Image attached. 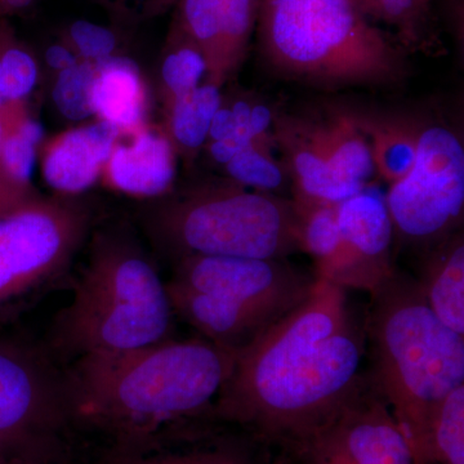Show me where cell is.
<instances>
[{
    "label": "cell",
    "mask_w": 464,
    "mask_h": 464,
    "mask_svg": "<svg viewBox=\"0 0 464 464\" xmlns=\"http://www.w3.org/2000/svg\"><path fill=\"white\" fill-rule=\"evenodd\" d=\"M369 295L366 378L389 405L414 464H429L430 415L464 384V335L440 322L413 276L395 270Z\"/></svg>",
    "instance_id": "3"
},
{
    "label": "cell",
    "mask_w": 464,
    "mask_h": 464,
    "mask_svg": "<svg viewBox=\"0 0 464 464\" xmlns=\"http://www.w3.org/2000/svg\"><path fill=\"white\" fill-rule=\"evenodd\" d=\"M119 133L111 124L101 121L63 133L45 152V182L63 195L88 190L108 166Z\"/></svg>",
    "instance_id": "16"
},
{
    "label": "cell",
    "mask_w": 464,
    "mask_h": 464,
    "mask_svg": "<svg viewBox=\"0 0 464 464\" xmlns=\"http://www.w3.org/2000/svg\"><path fill=\"white\" fill-rule=\"evenodd\" d=\"M34 0H0V14H14L29 7Z\"/></svg>",
    "instance_id": "35"
},
{
    "label": "cell",
    "mask_w": 464,
    "mask_h": 464,
    "mask_svg": "<svg viewBox=\"0 0 464 464\" xmlns=\"http://www.w3.org/2000/svg\"><path fill=\"white\" fill-rule=\"evenodd\" d=\"M70 47L79 58L97 63L114 56L118 39L108 27L90 21H75L69 29Z\"/></svg>",
    "instance_id": "30"
},
{
    "label": "cell",
    "mask_w": 464,
    "mask_h": 464,
    "mask_svg": "<svg viewBox=\"0 0 464 464\" xmlns=\"http://www.w3.org/2000/svg\"><path fill=\"white\" fill-rule=\"evenodd\" d=\"M237 130V121L227 102L222 100L221 106L217 110L210 123L209 133H208V142L219 141L226 137L231 136Z\"/></svg>",
    "instance_id": "31"
},
{
    "label": "cell",
    "mask_w": 464,
    "mask_h": 464,
    "mask_svg": "<svg viewBox=\"0 0 464 464\" xmlns=\"http://www.w3.org/2000/svg\"><path fill=\"white\" fill-rule=\"evenodd\" d=\"M273 136L297 204L338 206L377 177L368 142L350 109L276 111Z\"/></svg>",
    "instance_id": "8"
},
{
    "label": "cell",
    "mask_w": 464,
    "mask_h": 464,
    "mask_svg": "<svg viewBox=\"0 0 464 464\" xmlns=\"http://www.w3.org/2000/svg\"><path fill=\"white\" fill-rule=\"evenodd\" d=\"M44 137V127L34 119H23L7 128L2 150L0 170L12 182L29 188L36 161V148Z\"/></svg>",
    "instance_id": "28"
},
{
    "label": "cell",
    "mask_w": 464,
    "mask_h": 464,
    "mask_svg": "<svg viewBox=\"0 0 464 464\" xmlns=\"http://www.w3.org/2000/svg\"><path fill=\"white\" fill-rule=\"evenodd\" d=\"M337 219L340 248L316 277L371 293L396 270L391 257L395 232L386 195L369 186L338 204Z\"/></svg>",
    "instance_id": "13"
},
{
    "label": "cell",
    "mask_w": 464,
    "mask_h": 464,
    "mask_svg": "<svg viewBox=\"0 0 464 464\" xmlns=\"http://www.w3.org/2000/svg\"><path fill=\"white\" fill-rule=\"evenodd\" d=\"M94 67L93 114L119 132L141 130L148 109V92L139 65L130 58L114 54L94 63Z\"/></svg>",
    "instance_id": "18"
},
{
    "label": "cell",
    "mask_w": 464,
    "mask_h": 464,
    "mask_svg": "<svg viewBox=\"0 0 464 464\" xmlns=\"http://www.w3.org/2000/svg\"><path fill=\"white\" fill-rule=\"evenodd\" d=\"M150 231L177 261L191 256L288 259L304 252L301 215L290 198L237 183H208L164 201Z\"/></svg>",
    "instance_id": "7"
},
{
    "label": "cell",
    "mask_w": 464,
    "mask_h": 464,
    "mask_svg": "<svg viewBox=\"0 0 464 464\" xmlns=\"http://www.w3.org/2000/svg\"><path fill=\"white\" fill-rule=\"evenodd\" d=\"M371 23L387 27L409 54L441 56L444 41L435 0H353Z\"/></svg>",
    "instance_id": "20"
},
{
    "label": "cell",
    "mask_w": 464,
    "mask_h": 464,
    "mask_svg": "<svg viewBox=\"0 0 464 464\" xmlns=\"http://www.w3.org/2000/svg\"><path fill=\"white\" fill-rule=\"evenodd\" d=\"M258 48L266 65L322 87L398 84L409 53L353 0H261Z\"/></svg>",
    "instance_id": "4"
},
{
    "label": "cell",
    "mask_w": 464,
    "mask_h": 464,
    "mask_svg": "<svg viewBox=\"0 0 464 464\" xmlns=\"http://www.w3.org/2000/svg\"><path fill=\"white\" fill-rule=\"evenodd\" d=\"M440 322L464 335V239L457 231L423 253L414 277Z\"/></svg>",
    "instance_id": "19"
},
{
    "label": "cell",
    "mask_w": 464,
    "mask_h": 464,
    "mask_svg": "<svg viewBox=\"0 0 464 464\" xmlns=\"http://www.w3.org/2000/svg\"><path fill=\"white\" fill-rule=\"evenodd\" d=\"M75 432L66 377L0 342V441L23 464H69Z\"/></svg>",
    "instance_id": "9"
},
{
    "label": "cell",
    "mask_w": 464,
    "mask_h": 464,
    "mask_svg": "<svg viewBox=\"0 0 464 464\" xmlns=\"http://www.w3.org/2000/svg\"><path fill=\"white\" fill-rule=\"evenodd\" d=\"M109 2L115 3L116 5H121V7L125 8H139L140 5H145L146 8L159 9L169 5L172 0H109Z\"/></svg>",
    "instance_id": "34"
},
{
    "label": "cell",
    "mask_w": 464,
    "mask_h": 464,
    "mask_svg": "<svg viewBox=\"0 0 464 464\" xmlns=\"http://www.w3.org/2000/svg\"><path fill=\"white\" fill-rule=\"evenodd\" d=\"M38 63L0 20V100L5 110L16 109L38 82Z\"/></svg>",
    "instance_id": "26"
},
{
    "label": "cell",
    "mask_w": 464,
    "mask_h": 464,
    "mask_svg": "<svg viewBox=\"0 0 464 464\" xmlns=\"http://www.w3.org/2000/svg\"><path fill=\"white\" fill-rule=\"evenodd\" d=\"M237 355L204 338H169L78 357L66 375L75 430L102 436L108 448L209 420Z\"/></svg>",
    "instance_id": "2"
},
{
    "label": "cell",
    "mask_w": 464,
    "mask_h": 464,
    "mask_svg": "<svg viewBox=\"0 0 464 464\" xmlns=\"http://www.w3.org/2000/svg\"><path fill=\"white\" fill-rule=\"evenodd\" d=\"M219 88L206 81L169 105L170 141L188 155L207 143L213 116L224 100Z\"/></svg>",
    "instance_id": "22"
},
{
    "label": "cell",
    "mask_w": 464,
    "mask_h": 464,
    "mask_svg": "<svg viewBox=\"0 0 464 464\" xmlns=\"http://www.w3.org/2000/svg\"><path fill=\"white\" fill-rule=\"evenodd\" d=\"M81 61L72 47L63 44L51 45L45 52V63L54 72H63Z\"/></svg>",
    "instance_id": "32"
},
{
    "label": "cell",
    "mask_w": 464,
    "mask_h": 464,
    "mask_svg": "<svg viewBox=\"0 0 464 464\" xmlns=\"http://www.w3.org/2000/svg\"><path fill=\"white\" fill-rule=\"evenodd\" d=\"M96 67L81 60L74 66L58 72L52 97L58 111L72 121H82L93 114V91Z\"/></svg>",
    "instance_id": "29"
},
{
    "label": "cell",
    "mask_w": 464,
    "mask_h": 464,
    "mask_svg": "<svg viewBox=\"0 0 464 464\" xmlns=\"http://www.w3.org/2000/svg\"><path fill=\"white\" fill-rule=\"evenodd\" d=\"M29 197L32 195L29 194L27 188H21L0 172V212L16 206Z\"/></svg>",
    "instance_id": "33"
},
{
    "label": "cell",
    "mask_w": 464,
    "mask_h": 464,
    "mask_svg": "<svg viewBox=\"0 0 464 464\" xmlns=\"http://www.w3.org/2000/svg\"><path fill=\"white\" fill-rule=\"evenodd\" d=\"M350 111L368 142L377 177L389 185L404 179L414 164L422 121L411 116Z\"/></svg>",
    "instance_id": "21"
},
{
    "label": "cell",
    "mask_w": 464,
    "mask_h": 464,
    "mask_svg": "<svg viewBox=\"0 0 464 464\" xmlns=\"http://www.w3.org/2000/svg\"><path fill=\"white\" fill-rule=\"evenodd\" d=\"M429 464H464V384L433 408L427 431Z\"/></svg>",
    "instance_id": "24"
},
{
    "label": "cell",
    "mask_w": 464,
    "mask_h": 464,
    "mask_svg": "<svg viewBox=\"0 0 464 464\" xmlns=\"http://www.w3.org/2000/svg\"><path fill=\"white\" fill-rule=\"evenodd\" d=\"M5 133H7V123H5V109L0 108V150H2ZM0 172H2V170H0Z\"/></svg>",
    "instance_id": "37"
},
{
    "label": "cell",
    "mask_w": 464,
    "mask_h": 464,
    "mask_svg": "<svg viewBox=\"0 0 464 464\" xmlns=\"http://www.w3.org/2000/svg\"><path fill=\"white\" fill-rule=\"evenodd\" d=\"M88 222V210L70 199L29 197L0 212V308L60 273Z\"/></svg>",
    "instance_id": "11"
},
{
    "label": "cell",
    "mask_w": 464,
    "mask_h": 464,
    "mask_svg": "<svg viewBox=\"0 0 464 464\" xmlns=\"http://www.w3.org/2000/svg\"><path fill=\"white\" fill-rule=\"evenodd\" d=\"M259 5L261 0H179L176 24L206 58L210 83L221 87L243 63Z\"/></svg>",
    "instance_id": "14"
},
{
    "label": "cell",
    "mask_w": 464,
    "mask_h": 464,
    "mask_svg": "<svg viewBox=\"0 0 464 464\" xmlns=\"http://www.w3.org/2000/svg\"><path fill=\"white\" fill-rule=\"evenodd\" d=\"M395 237L426 252L459 231L464 210V146L444 121H422L411 172L386 195Z\"/></svg>",
    "instance_id": "10"
},
{
    "label": "cell",
    "mask_w": 464,
    "mask_h": 464,
    "mask_svg": "<svg viewBox=\"0 0 464 464\" xmlns=\"http://www.w3.org/2000/svg\"><path fill=\"white\" fill-rule=\"evenodd\" d=\"M365 351L347 289L316 277L306 301L237 353L209 420L293 448L353 395Z\"/></svg>",
    "instance_id": "1"
},
{
    "label": "cell",
    "mask_w": 464,
    "mask_h": 464,
    "mask_svg": "<svg viewBox=\"0 0 464 464\" xmlns=\"http://www.w3.org/2000/svg\"><path fill=\"white\" fill-rule=\"evenodd\" d=\"M173 315L167 284L148 258L102 237L54 322V346L76 357L150 346L169 340Z\"/></svg>",
    "instance_id": "5"
},
{
    "label": "cell",
    "mask_w": 464,
    "mask_h": 464,
    "mask_svg": "<svg viewBox=\"0 0 464 464\" xmlns=\"http://www.w3.org/2000/svg\"><path fill=\"white\" fill-rule=\"evenodd\" d=\"M292 449L301 464H414L389 405L365 374L353 395Z\"/></svg>",
    "instance_id": "12"
},
{
    "label": "cell",
    "mask_w": 464,
    "mask_h": 464,
    "mask_svg": "<svg viewBox=\"0 0 464 464\" xmlns=\"http://www.w3.org/2000/svg\"><path fill=\"white\" fill-rule=\"evenodd\" d=\"M110 182L128 195L157 198L167 194L176 177L174 146L166 134L145 130L130 145H116L109 159Z\"/></svg>",
    "instance_id": "17"
},
{
    "label": "cell",
    "mask_w": 464,
    "mask_h": 464,
    "mask_svg": "<svg viewBox=\"0 0 464 464\" xmlns=\"http://www.w3.org/2000/svg\"><path fill=\"white\" fill-rule=\"evenodd\" d=\"M295 206L301 215L302 246L315 262L316 276L331 264L341 246L337 206L297 203Z\"/></svg>",
    "instance_id": "27"
},
{
    "label": "cell",
    "mask_w": 464,
    "mask_h": 464,
    "mask_svg": "<svg viewBox=\"0 0 464 464\" xmlns=\"http://www.w3.org/2000/svg\"><path fill=\"white\" fill-rule=\"evenodd\" d=\"M315 282L288 259L191 256L166 284L174 314L204 340L240 353L306 301Z\"/></svg>",
    "instance_id": "6"
},
{
    "label": "cell",
    "mask_w": 464,
    "mask_h": 464,
    "mask_svg": "<svg viewBox=\"0 0 464 464\" xmlns=\"http://www.w3.org/2000/svg\"><path fill=\"white\" fill-rule=\"evenodd\" d=\"M94 464H259L235 440L208 435L194 422L133 444L103 448Z\"/></svg>",
    "instance_id": "15"
},
{
    "label": "cell",
    "mask_w": 464,
    "mask_h": 464,
    "mask_svg": "<svg viewBox=\"0 0 464 464\" xmlns=\"http://www.w3.org/2000/svg\"><path fill=\"white\" fill-rule=\"evenodd\" d=\"M207 63L198 45L174 24L161 63V81L168 105L197 90L207 78Z\"/></svg>",
    "instance_id": "25"
},
{
    "label": "cell",
    "mask_w": 464,
    "mask_h": 464,
    "mask_svg": "<svg viewBox=\"0 0 464 464\" xmlns=\"http://www.w3.org/2000/svg\"><path fill=\"white\" fill-rule=\"evenodd\" d=\"M0 464H23L2 441H0Z\"/></svg>",
    "instance_id": "36"
},
{
    "label": "cell",
    "mask_w": 464,
    "mask_h": 464,
    "mask_svg": "<svg viewBox=\"0 0 464 464\" xmlns=\"http://www.w3.org/2000/svg\"><path fill=\"white\" fill-rule=\"evenodd\" d=\"M274 139H265L240 150L224 166L228 179L250 190L289 198L285 192L292 191V182L282 160L274 157Z\"/></svg>",
    "instance_id": "23"
}]
</instances>
